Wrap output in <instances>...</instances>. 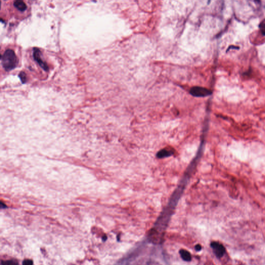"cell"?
I'll return each mask as SVG.
<instances>
[{"mask_svg":"<svg viewBox=\"0 0 265 265\" xmlns=\"http://www.w3.org/2000/svg\"><path fill=\"white\" fill-rule=\"evenodd\" d=\"M33 55L34 57L35 60L37 61V63L39 64V66L45 71H48L49 70L48 65H47L46 62L43 61L42 59H41V52L40 50L37 48H33Z\"/></svg>","mask_w":265,"mask_h":265,"instance_id":"3","label":"cell"},{"mask_svg":"<svg viewBox=\"0 0 265 265\" xmlns=\"http://www.w3.org/2000/svg\"><path fill=\"white\" fill-rule=\"evenodd\" d=\"M19 77L20 78L22 83H25L26 82V80H27V78H26V74L24 73V72H21L19 73Z\"/></svg>","mask_w":265,"mask_h":265,"instance_id":"7","label":"cell"},{"mask_svg":"<svg viewBox=\"0 0 265 265\" xmlns=\"http://www.w3.org/2000/svg\"><path fill=\"white\" fill-rule=\"evenodd\" d=\"M191 95L195 97H206L210 95L212 92L209 89L200 87H194L191 89L190 91Z\"/></svg>","mask_w":265,"mask_h":265,"instance_id":"2","label":"cell"},{"mask_svg":"<svg viewBox=\"0 0 265 265\" xmlns=\"http://www.w3.org/2000/svg\"><path fill=\"white\" fill-rule=\"evenodd\" d=\"M22 265H33V261L31 260L26 259V260H24V261H23Z\"/></svg>","mask_w":265,"mask_h":265,"instance_id":"9","label":"cell"},{"mask_svg":"<svg viewBox=\"0 0 265 265\" xmlns=\"http://www.w3.org/2000/svg\"><path fill=\"white\" fill-rule=\"evenodd\" d=\"M1 61L3 67L5 71H9L14 69L18 64V59L14 51L8 49L2 55Z\"/></svg>","mask_w":265,"mask_h":265,"instance_id":"1","label":"cell"},{"mask_svg":"<svg viewBox=\"0 0 265 265\" xmlns=\"http://www.w3.org/2000/svg\"><path fill=\"white\" fill-rule=\"evenodd\" d=\"M180 254L182 259L186 261H191L192 257L190 253L188 251L185 250H181L180 251Z\"/></svg>","mask_w":265,"mask_h":265,"instance_id":"6","label":"cell"},{"mask_svg":"<svg viewBox=\"0 0 265 265\" xmlns=\"http://www.w3.org/2000/svg\"><path fill=\"white\" fill-rule=\"evenodd\" d=\"M3 265H17V263L14 261H4L2 263Z\"/></svg>","mask_w":265,"mask_h":265,"instance_id":"10","label":"cell"},{"mask_svg":"<svg viewBox=\"0 0 265 265\" xmlns=\"http://www.w3.org/2000/svg\"><path fill=\"white\" fill-rule=\"evenodd\" d=\"M14 6L18 10H20L21 12H24V10H26V8H27L26 4L23 1H20V0L15 1L14 2Z\"/></svg>","mask_w":265,"mask_h":265,"instance_id":"5","label":"cell"},{"mask_svg":"<svg viewBox=\"0 0 265 265\" xmlns=\"http://www.w3.org/2000/svg\"><path fill=\"white\" fill-rule=\"evenodd\" d=\"M195 250L197 251H199L201 250V246L200 245H197L195 246Z\"/></svg>","mask_w":265,"mask_h":265,"instance_id":"11","label":"cell"},{"mask_svg":"<svg viewBox=\"0 0 265 265\" xmlns=\"http://www.w3.org/2000/svg\"><path fill=\"white\" fill-rule=\"evenodd\" d=\"M211 247L212 248L213 252L217 257H222L225 253L224 247L218 242H212L211 243Z\"/></svg>","mask_w":265,"mask_h":265,"instance_id":"4","label":"cell"},{"mask_svg":"<svg viewBox=\"0 0 265 265\" xmlns=\"http://www.w3.org/2000/svg\"><path fill=\"white\" fill-rule=\"evenodd\" d=\"M259 27H260V29H261V31L262 34L265 35V23H264L261 24L259 26Z\"/></svg>","mask_w":265,"mask_h":265,"instance_id":"8","label":"cell"}]
</instances>
